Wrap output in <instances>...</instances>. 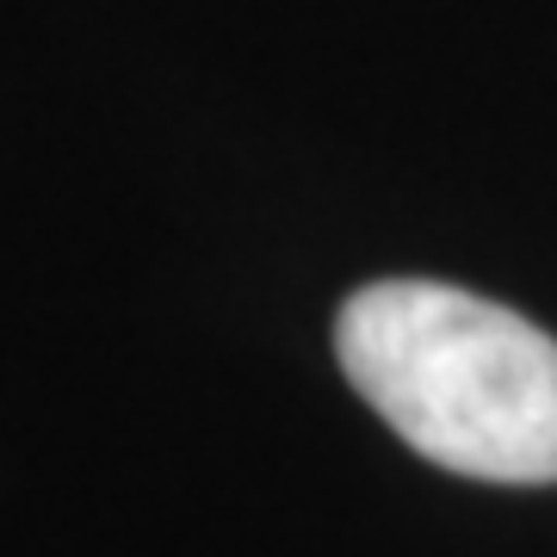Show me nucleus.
<instances>
[{"label": "nucleus", "mask_w": 557, "mask_h": 557, "mask_svg": "<svg viewBox=\"0 0 557 557\" xmlns=\"http://www.w3.org/2000/svg\"><path fill=\"white\" fill-rule=\"evenodd\" d=\"M335 354L421 458L483 483H557V341L527 317L434 278H379L341 304Z\"/></svg>", "instance_id": "f257e3e1"}]
</instances>
